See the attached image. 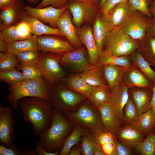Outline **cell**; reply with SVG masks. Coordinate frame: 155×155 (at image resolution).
<instances>
[{
    "instance_id": "6da1fadb",
    "label": "cell",
    "mask_w": 155,
    "mask_h": 155,
    "mask_svg": "<svg viewBox=\"0 0 155 155\" xmlns=\"http://www.w3.org/2000/svg\"><path fill=\"white\" fill-rule=\"evenodd\" d=\"M23 118L32 125L33 131L39 136L50 127L53 109L50 101L35 97H25L18 101Z\"/></svg>"
},
{
    "instance_id": "7a4b0ae2",
    "label": "cell",
    "mask_w": 155,
    "mask_h": 155,
    "mask_svg": "<svg viewBox=\"0 0 155 155\" xmlns=\"http://www.w3.org/2000/svg\"><path fill=\"white\" fill-rule=\"evenodd\" d=\"M75 124L69 121L62 114L53 109L51 126L39 136V141L48 152L60 151Z\"/></svg>"
},
{
    "instance_id": "3957f363",
    "label": "cell",
    "mask_w": 155,
    "mask_h": 155,
    "mask_svg": "<svg viewBox=\"0 0 155 155\" xmlns=\"http://www.w3.org/2000/svg\"><path fill=\"white\" fill-rule=\"evenodd\" d=\"M51 86L42 77L24 81L8 87L6 100L15 109L18 108V101L23 98L35 97L50 101Z\"/></svg>"
},
{
    "instance_id": "277c9868",
    "label": "cell",
    "mask_w": 155,
    "mask_h": 155,
    "mask_svg": "<svg viewBox=\"0 0 155 155\" xmlns=\"http://www.w3.org/2000/svg\"><path fill=\"white\" fill-rule=\"evenodd\" d=\"M70 122L90 130L94 134L106 131L98 108L88 99L75 110L63 114Z\"/></svg>"
},
{
    "instance_id": "5b68a950",
    "label": "cell",
    "mask_w": 155,
    "mask_h": 155,
    "mask_svg": "<svg viewBox=\"0 0 155 155\" xmlns=\"http://www.w3.org/2000/svg\"><path fill=\"white\" fill-rule=\"evenodd\" d=\"M87 99L69 89L61 81L51 86L50 101L53 109L62 114L76 109Z\"/></svg>"
},
{
    "instance_id": "8992f818",
    "label": "cell",
    "mask_w": 155,
    "mask_h": 155,
    "mask_svg": "<svg viewBox=\"0 0 155 155\" xmlns=\"http://www.w3.org/2000/svg\"><path fill=\"white\" fill-rule=\"evenodd\" d=\"M105 45V49L102 50L115 56H128L138 48L137 40L133 39L119 28L109 32Z\"/></svg>"
},
{
    "instance_id": "52a82bcc",
    "label": "cell",
    "mask_w": 155,
    "mask_h": 155,
    "mask_svg": "<svg viewBox=\"0 0 155 155\" xmlns=\"http://www.w3.org/2000/svg\"><path fill=\"white\" fill-rule=\"evenodd\" d=\"M59 55L41 52L40 57L35 64L41 72L42 77L51 86L61 81L67 75L61 65Z\"/></svg>"
},
{
    "instance_id": "ba28073f",
    "label": "cell",
    "mask_w": 155,
    "mask_h": 155,
    "mask_svg": "<svg viewBox=\"0 0 155 155\" xmlns=\"http://www.w3.org/2000/svg\"><path fill=\"white\" fill-rule=\"evenodd\" d=\"M99 4L68 1V9L75 26L80 28L85 24H93L99 12Z\"/></svg>"
},
{
    "instance_id": "9c48e42d",
    "label": "cell",
    "mask_w": 155,
    "mask_h": 155,
    "mask_svg": "<svg viewBox=\"0 0 155 155\" xmlns=\"http://www.w3.org/2000/svg\"><path fill=\"white\" fill-rule=\"evenodd\" d=\"M149 18L140 11H133L118 28L134 39L143 40L146 36Z\"/></svg>"
},
{
    "instance_id": "30bf717a",
    "label": "cell",
    "mask_w": 155,
    "mask_h": 155,
    "mask_svg": "<svg viewBox=\"0 0 155 155\" xmlns=\"http://www.w3.org/2000/svg\"><path fill=\"white\" fill-rule=\"evenodd\" d=\"M62 64L75 73H81L92 69L96 66L89 62L84 49L82 47L59 55Z\"/></svg>"
},
{
    "instance_id": "8fae6325",
    "label": "cell",
    "mask_w": 155,
    "mask_h": 155,
    "mask_svg": "<svg viewBox=\"0 0 155 155\" xmlns=\"http://www.w3.org/2000/svg\"><path fill=\"white\" fill-rule=\"evenodd\" d=\"M53 34H44L38 37V50L42 53H51L61 55L75 48L69 42Z\"/></svg>"
},
{
    "instance_id": "7c38bea8",
    "label": "cell",
    "mask_w": 155,
    "mask_h": 155,
    "mask_svg": "<svg viewBox=\"0 0 155 155\" xmlns=\"http://www.w3.org/2000/svg\"><path fill=\"white\" fill-rule=\"evenodd\" d=\"M15 121L13 113L9 106L0 107V143L9 147L15 139Z\"/></svg>"
},
{
    "instance_id": "4fadbf2b",
    "label": "cell",
    "mask_w": 155,
    "mask_h": 155,
    "mask_svg": "<svg viewBox=\"0 0 155 155\" xmlns=\"http://www.w3.org/2000/svg\"><path fill=\"white\" fill-rule=\"evenodd\" d=\"M76 30L78 39L87 49L89 62L92 65L96 66L102 51L96 45L92 27L90 24H85L80 28L76 27Z\"/></svg>"
},
{
    "instance_id": "5bb4252c",
    "label": "cell",
    "mask_w": 155,
    "mask_h": 155,
    "mask_svg": "<svg viewBox=\"0 0 155 155\" xmlns=\"http://www.w3.org/2000/svg\"><path fill=\"white\" fill-rule=\"evenodd\" d=\"M133 11L128 2H126L117 4L106 14L99 13L101 14L106 28L109 32L119 27Z\"/></svg>"
},
{
    "instance_id": "9a60e30c",
    "label": "cell",
    "mask_w": 155,
    "mask_h": 155,
    "mask_svg": "<svg viewBox=\"0 0 155 155\" xmlns=\"http://www.w3.org/2000/svg\"><path fill=\"white\" fill-rule=\"evenodd\" d=\"M68 8V5L61 9L52 6L41 8H34L26 5L24 9L28 13L36 17L42 23L49 24L50 27L57 29V21L60 15Z\"/></svg>"
},
{
    "instance_id": "2e32d148",
    "label": "cell",
    "mask_w": 155,
    "mask_h": 155,
    "mask_svg": "<svg viewBox=\"0 0 155 155\" xmlns=\"http://www.w3.org/2000/svg\"><path fill=\"white\" fill-rule=\"evenodd\" d=\"M71 14L68 8L62 13L57 21V28L62 35L76 49L82 47V44L77 35L76 27L72 22Z\"/></svg>"
},
{
    "instance_id": "e0dca14e",
    "label": "cell",
    "mask_w": 155,
    "mask_h": 155,
    "mask_svg": "<svg viewBox=\"0 0 155 155\" xmlns=\"http://www.w3.org/2000/svg\"><path fill=\"white\" fill-rule=\"evenodd\" d=\"M122 82L129 88L152 89L154 85L139 68L133 64L125 71Z\"/></svg>"
},
{
    "instance_id": "ac0fdd59",
    "label": "cell",
    "mask_w": 155,
    "mask_h": 155,
    "mask_svg": "<svg viewBox=\"0 0 155 155\" xmlns=\"http://www.w3.org/2000/svg\"><path fill=\"white\" fill-rule=\"evenodd\" d=\"M129 88L122 82L112 90L109 101L121 124L124 123L123 110L129 97Z\"/></svg>"
},
{
    "instance_id": "d6986e66",
    "label": "cell",
    "mask_w": 155,
    "mask_h": 155,
    "mask_svg": "<svg viewBox=\"0 0 155 155\" xmlns=\"http://www.w3.org/2000/svg\"><path fill=\"white\" fill-rule=\"evenodd\" d=\"M1 32L6 44L27 39L32 35L28 24L21 21L4 28Z\"/></svg>"
},
{
    "instance_id": "ffe728a7",
    "label": "cell",
    "mask_w": 155,
    "mask_h": 155,
    "mask_svg": "<svg viewBox=\"0 0 155 155\" xmlns=\"http://www.w3.org/2000/svg\"><path fill=\"white\" fill-rule=\"evenodd\" d=\"M115 136L118 139L132 149L135 148L146 137L135 125L129 124L121 126Z\"/></svg>"
},
{
    "instance_id": "44dd1931",
    "label": "cell",
    "mask_w": 155,
    "mask_h": 155,
    "mask_svg": "<svg viewBox=\"0 0 155 155\" xmlns=\"http://www.w3.org/2000/svg\"><path fill=\"white\" fill-rule=\"evenodd\" d=\"M26 5L23 0H17L10 8L1 11L0 31L4 28L21 21V16L25 11Z\"/></svg>"
},
{
    "instance_id": "7402d4cb",
    "label": "cell",
    "mask_w": 155,
    "mask_h": 155,
    "mask_svg": "<svg viewBox=\"0 0 155 155\" xmlns=\"http://www.w3.org/2000/svg\"><path fill=\"white\" fill-rule=\"evenodd\" d=\"M102 122L106 131L115 135L121 127V123L118 118L110 102L98 108Z\"/></svg>"
},
{
    "instance_id": "603a6c76",
    "label": "cell",
    "mask_w": 155,
    "mask_h": 155,
    "mask_svg": "<svg viewBox=\"0 0 155 155\" xmlns=\"http://www.w3.org/2000/svg\"><path fill=\"white\" fill-rule=\"evenodd\" d=\"M21 21L28 24L31 32L33 35L38 36L44 34H53L63 36L58 28H54L45 25L25 11L21 16Z\"/></svg>"
},
{
    "instance_id": "cb8c5ba5",
    "label": "cell",
    "mask_w": 155,
    "mask_h": 155,
    "mask_svg": "<svg viewBox=\"0 0 155 155\" xmlns=\"http://www.w3.org/2000/svg\"><path fill=\"white\" fill-rule=\"evenodd\" d=\"M129 91V95L136 106L140 115L151 108L152 89L130 88Z\"/></svg>"
},
{
    "instance_id": "d4e9b609",
    "label": "cell",
    "mask_w": 155,
    "mask_h": 155,
    "mask_svg": "<svg viewBox=\"0 0 155 155\" xmlns=\"http://www.w3.org/2000/svg\"><path fill=\"white\" fill-rule=\"evenodd\" d=\"M61 81L71 90L88 99L94 88L87 83L79 73H75L66 75Z\"/></svg>"
},
{
    "instance_id": "484cf974",
    "label": "cell",
    "mask_w": 155,
    "mask_h": 155,
    "mask_svg": "<svg viewBox=\"0 0 155 155\" xmlns=\"http://www.w3.org/2000/svg\"><path fill=\"white\" fill-rule=\"evenodd\" d=\"M91 131L79 124H75L66 138L58 155H69L71 148L81 142L82 137L88 135Z\"/></svg>"
},
{
    "instance_id": "4316f807",
    "label": "cell",
    "mask_w": 155,
    "mask_h": 155,
    "mask_svg": "<svg viewBox=\"0 0 155 155\" xmlns=\"http://www.w3.org/2000/svg\"><path fill=\"white\" fill-rule=\"evenodd\" d=\"M103 68L106 80L112 90L122 82L125 72L127 69L113 65H106Z\"/></svg>"
},
{
    "instance_id": "83f0119b",
    "label": "cell",
    "mask_w": 155,
    "mask_h": 155,
    "mask_svg": "<svg viewBox=\"0 0 155 155\" xmlns=\"http://www.w3.org/2000/svg\"><path fill=\"white\" fill-rule=\"evenodd\" d=\"M92 31L97 46L101 51L105 45L109 32L98 12L93 24Z\"/></svg>"
},
{
    "instance_id": "f1b7e54d",
    "label": "cell",
    "mask_w": 155,
    "mask_h": 155,
    "mask_svg": "<svg viewBox=\"0 0 155 155\" xmlns=\"http://www.w3.org/2000/svg\"><path fill=\"white\" fill-rule=\"evenodd\" d=\"M79 73L87 83L93 87L108 85L104 76L103 67L96 66L92 69Z\"/></svg>"
},
{
    "instance_id": "f546056e",
    "label": "cell",
    "mask_w": 155,
    "mask_h": 155,
    "mask_svg": "<svg viewBox=\"0 0 155 155\" xmlns=\"http://www.w3.org/2000/svg\"><path fill=\"white\" fill-rule=\"evenodd\" d=\"M38 37L36 35H32L27 39L16 41L7 44V52L16 55L27 51L39 50L38 46Z\"/></svg>"
},
{
    "instance_id": "4dcf8cb0",
    "label": "cell",
    "mask_w": 155,
    "mask_h": 155,
    "mask_svg": "<svg viewBox=\"0 0 155 155\" xmlns=\"http://www.w3.org/2000/svg\"><path fill=\"white\" fill-rule=\"evenodd\" d=\"M107 65H119L127 69L132 64L128 56H114L102 50L99 57L96 66L102 67Z\"/></svg>"
},
{
    "instance_id": "1f68e13d",
    "label": "cell",
    "mask_w": 155,
    "mask_h": 155,
    "mask_svg": "<svg viewBox=\"0 0 155 155\" xmlns=\"http://www.w3.org/2000/svg\"><path fill=\"white\" fill-rule=\"evenodd\" d=\"M134 125L146 137L154 128L155 112L151 108L141 114Z\"/></svg>"
},
{
    "instance_id": "d6a6232c",
    "label": "cell",
    "mask_w": 155,
    "mask_h": 155,
    "mask_svg": "<svg viewBox=\"0 0 155 155\" xmlns=\"http://www.w3.org/2000/svg\"><path fill=\"white\" fill-rule=\"evenodd\" d=\"M112 91L108 85L94 87L89 99L98 108L109 101Z\"/></svg>"
},
{
    "instance_id": "836d02e7",
    "label": "cell",
    "mask_w": 155,
    "mask_h": 155,
    "mask_svg": "<svg viewBox=\"0 0 155 155\" xmlns=\"http://www.w3.org/2000/svg\"><path fill=\"white\" fill-rule=\"evenodd\" d=\"M133 65L139 68L154 84L155 83V71L144 56L140 53L132 54L131 58Z\"/></svg>"
},
{
    "instance_id": "e575fe53",
    "label": "cell",
    "mask_w": 155,
    "mask_h": 155,
    "mask_svg": "<svg viewBox=\"0 0 155 155\" xmlns=\"http://www.w3.org/2000/svg\"><path fill=\"white\" fill-rule=\"evenodd\" d=\"M136 152L142 155H155V129L135 148Z\"/></svg>"
},
{
    "instance_id": "d590c367",
    "label": "cell",
    "mask_w": 155,
    "mask_h": 155,
    "mask_svg": "<svg viewBox=\"0 0 155 155\" xmlns=\"http://www.w3.org/2000/svg\"><path fill=\"white\" fill-rule=\"evenodd\" d=\"M124 123L134 125L137 121L140 115L133 100L130 96L123 110Z\"/></svg>"
},
{
    "instance_id": "8d00e7d4",
    "label": "cell",
    "mask_w": 155,
    "mask_h": 155,
    "mask_svg": "<svg viewBox=\"0 0 155 155\" xmlns=\"http://www.w3.org/2000/svg\"><path fill=\"white\" fill-rule=\"evenodd\" d=\"M0 80L7 83L9 86H13L25 80L22 72L16 68L0 71Z\"/></svg>"
},
{
    "instance_id": "74e56055",
    "label": "cell",
    "mask_w": 155,
    "mask_h": 155,
    "mask_svg": "<svg viewBox=\"0 0 155 155\" xmlns=\"http://www.w3.org/2000/svg\"><path fill=\"white\" fill-rule=\"evenodd\" d=\"M19 64L16 55L8 52L6 53H0V71L17 68Z\"/></svg>"
},
{
    "instance_id": "f35d334b",
    "label": "cell",
    "mask_w": 155,
    "mask_h": 155,
    "mask_svg": "<svg viewBox=\"0 0 155 155\" xmlns=\"http://www.w3.org/2000/svg\"><path fill=\"white\" fill-rule=\"evenodd\" d=\"M80 142L82 155H94V150L98 141L93 133L91 131L88 135L82 137Z\"/></svg>"
},
{
    "instance_id": "ab89813d",
    "label": "cell",
    "mask_w": 155,
    "mask_h": 155,
    "mask_svg": "<svg viewBox=\"0 0 155 155\" xmlns=\"http://www.w3.org/2000/svg\"><path fill=\"white\" fill-rule=\"evenodd\" d=\"M41 52L39 50H29L19 53L16 55L20 64H36L39 60Z\"/></svg>"
},
{
    "instance_id": "60d3db41",
    "label": "cell",
    "mask_w": 155,
    "mask_h": 155,
    "mask_svg": "<svg viewBox=\"0 0 155 155\" xmlns=\"http://www.w3.org/2000/svg\"><path fill=\"white\" fill-rule=\"evenodd\" d=\"M17 68L21 71L25 80H31L42 77L41 72L35 64H19Z\"/></svg>"
},
{
    "instance_id": "b9f144b4",
    "label": "cell",
    "mask_w": 155,
    "mask_h": 155,
    "mask_svg": "<svg viewBox=\"0 0 155 155\" xmlns=\"http://www.w3.org/2000/svg\"><path fill=\"white\" fill-rule=\"evenodd\" d=\"M153 0H128V3L133 11H138L149 18H152L149 7Z\"/></svg>"
},
{
    "instance_id": "7bdbcfd3",
    "label": "cell",
    "mask_w": 155,
    "mask_h": 155,
    "mask_svg": "<svg viewBox=\"0 0 155 155\" xmlns=\"http://www.w3.org/2000/svg\"><path fill=\"white\" fill-rule=\"evenodd\" d=\"M145 46V56L144 58L150 65L155 66V36L146 35Z\"/></svg>"
},
{
    "instance_id": "ee69618b",
    "label": "cell",
    "mask_w": 155,
    "mask_h": 155,
    "mask_svg": "<svg viewBox=\"0 0 155 155\" xmlns=\"http://www.w3.org/2000/svg\"><path fill=\"white\" fill-rule=\"evenodd\" d=\"M94 134L97 140L100 145L108 143L115 144L117 137L115 135L109 131H104Z\"/></svg>"
},
{
    "instance_id": "f6af8a7d",
    "label": "cell",
    "mask_w": 155,
    "mask_h": 155,
    "mask_svg": "<svg viewBox=\"0 0 155 155\" xmlns=\"http://www.w3.org/2000/svg\"><path fill=\"white\" fill-rule=\"evenodd\" d=\"M68 4L67 0H42L36 7L43 8L49 5L58 9L62 8Z\"/></svg>"
},
{
    "instance_id": "bcb514c9",
    "label": "cell",
    "mask_w": 155,
    "mask_h": 155,
    "mask_svg": "<svg viewBox=\"0 0 155 155\" xmlns=\"http://www.w3.org/2000/svg\"><path fill=\"white\" fill-rule=\"evenodd\" d=\"M0 155H24V152L23 151L13 142L9 148L1 144Z\"/></svg>"
},
{
    "instance_id": "7dc6e473",
    "label": "cell",
    "mask_w": 155,
    "mask_h": 155,
    "mask_svg": "<svg viewBox=\"0 0 155 155\" xmlns=\"http://www.w3.org/2000/svg\"><path fill=\"white\" fill-rule=\"evenodd\" d=\"M115 145L117 155H130L133 154L132 149L116 138Z\"/></svg>"
},
{
    "instance_id": "c3c4849f",
    "label": "cell",
    "mask_w": 155,
    "mask_h": 155,
    "mask_svg": "<svg viewBox=\"0 0 155 155\" xmlns=\"http://www.w3.org/2000/svg\"><path fill=\"white\" fill-rule=\"evenodd\" d=\"M127 1L128 0H107L103 5L99 8V12L103 14H106L117 4Z\"/></svg>"
},
{
    "instance_id": "681fc988",
    "label": "cell",
    "mask_w": 155,
    "mask_h": 155,
    "mask_svg": "<svg viewBox=\"0 0 155 155\" xmlns=\"http://www.w3.org/2000/svg\"><path fill=\"white\" fill-rule=\"evenodd\" d=\"M101 146L105 155H117L115 144L106 143L101 144Z\"/></svg>"
},
{
    "instance_id": "f907efd6",
    "label": "cell",
    "mask_w": 155,
    "mask_h": 155,
    "mask_svg": "<svg viewBox=\"0 0 155 155\" xmlns=\"http://www.w3.org/2000/svg\"><path fill=\"white\" fill-rule=\"evenodd\" d=\"M35 151L37 155H58L59 151L54 153L48 152L44 149L40 142L37 141Z\"/></svg>"
},
{
    "instance_id": "816d5d0a",
    "label": "cell",
    "mask_w": 155,
    "mask_h": 155,
    "mask_svg": "<svg viewBox=\"0 0 155 155\" xmlns=\"http://www.w3.org/2000/svg\"><path fill=\"white\" fill-rule=\"evenodd\" d=\"M146 35L155 36V19L152 17L149 18L146 30Z\"/></svg>"
},
{
    "instance_id": "f5cc1de1",
    "label": "cell",
    "mask_w": 155,
    "mask_h": 155,
    "mask_svg": "<svg viewBox=\"0 0 155 155\" xmlns=\"http://www.w3.org/2000/svg\"><path fill=\"white\" fill-rule=\"evenodd\" d=\"M17 0H0V11L12 7Z\"/></svg>"
},
{
    "instance_id": "db71d44e",
    "label": "cell",
    "mask_w": 155,
    "mask_h": 155,
    "mask_svg": "<svg viewBox=\"0 0 155 155\" xmlns=\"http://www.w3.org/2000/svg\"><path fill=\"white\" fill-rule=\"evenodd\" d=\"M82 155V148L80 142L73 146L71 149L69 155Z\"/></svg>"
},
{
    "instance_id": "11a10c76",
    "label": "cell",
    "mask_w": 155,
    "mask_h": 155,
    "mask_svg": "<svg viewBox=\"0 0 155 155\" xmlns=\"http://www.w3.org/2000/svg\"><path fill=\"white\" fill-rule=\"evenodd\" d=\"M0 52L6 53L7 52V44L5 42L1 31H0Z\"/></svg>"
},
{
    "instance_id": "9f6ffc18",
    "label": "cell",
    "mask_w": 155,
    "mask_h": 155,
    "mask_svg": "<svg viewBox=\"0 0 155 155\" xmlns=\"http://www.w3.org/2000/svg\"><path fill=\"white\" fill-rule=\"evenodd\" d=\"M94 155H105L101 145L98 142L94 150Z\"/></svg>"
},
{
    "instance_id": "6f0895ef",
    "label": "cell",
    "mask_w": 155,
    "mask_h": 155,
    "mask_svg": "<svg viewBox=\"0 0 155 155\" xmlns=\"http://www.w3.org/2000/svg\"><path fill=\"white\" fill-rule=\"evenodd\" d=\"M149 10L152 17L155 19V0H153L151 3Z\"/></svg>"
},
{
    "instance_id": "680465c9",
    "label": "cell",
    "mask_w": 155,
    "mask_h": 155,
    "mask_svg": "<svg viewBox=\"0 0 155 155\" xmlns=\"http://www.w3.org/2000/svg\"><path fill=\"white\" fill-rule=\"evenodd\" d=\"M152 94L150 102L152 108L155 112V83L152 88Z\"/></svg>"
},
{
    "instance_id": "91938a15",
    "label": "cell",
    "mask_w": 155,
    "mask_h": 155,
    "mask_svg": "<svg viewBox=\"0 0 155 155\" xmlns=\"http://www.w3.org/2000/svg\"><path fill=\"white\" fill-rule=\"evenodd\" d=\"M68 1L84 2L92 3H100L101 0H67Z\"/></svg>"
},
{
    "instance_id": "94428289",
    "label": "cell",
    "mask_w": 155,
    "mask_h": 155,
    "mask_svg": "<svg viewBox=\"0 0 155 155\" xmlns=\"http://www.w3.org/2000/svg\"><path fill=\"white\" fill-rule=\"evenodd\" d=\"M24 155H37L35 150L25 149L23 151Z\"/></svg>"
},
{
    "instance_id": "6125c7cd",
    "label": "cell",
    "mask_w": 155,
    "mask_h": 155,
    "mask_svg": "<svg viewBox=\"0 0 155 155\" xmlns=\"http://www.w3.org/2000/svg\"><path fill=\"white\" fill-rule=\"evenodd\" d=\"M30 5H35L38 2L39 0H25Z\"/></svg>"
},
{
    "instance_id": "be15d7a7",
    "label": "cell",
    "mask_w": 155,
    "mask_h": 155,
    "mask_svg": "<svg viewBox=\"0 0 155 155\" xmlns=\"http://www.w3.org/2000/svg\"><path fill=\"white\" fill-rule=\"evenodd\" d=\"M107 0H101L99 4V8L101 7Z\"/></svg>"
},
{
    "instance_id": "e7e4bbea",
    "label": "cell",
    "mask_w": 155,
    "mask_h": 155,
    "mask_svg": "<svg viewBox=\"0 0 155 155\" xmlns=\"http://www.w3.org/2000/svg\"><path fill=\"white\" fill-rule=\"evenodd\" d=\"M154 128L155 129V125H154Z\"/></svg>"
},
{
    "instance_id": "03108f58",
    "label": "cell",
    "mask_w": 155,
    "mask_h": 155,
    "mask_svg": "<svg viewBox=\"0 0 155 155\" xmlns=\"http://www.w3.org/2000/svg\"></svg>"
}]
</instances>
